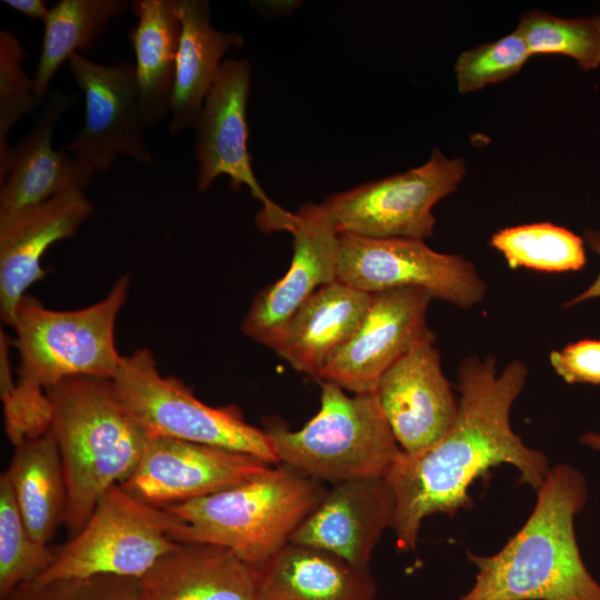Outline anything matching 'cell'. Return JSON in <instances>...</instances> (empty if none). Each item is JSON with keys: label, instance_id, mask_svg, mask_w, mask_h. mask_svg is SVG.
I'll use <instances>...</instances> for the list:
<instances>
[{"label": "cell", "instance_id": "1", "mask_svg": "<svg viewBox=\"0 0 600 600\" xmlns=\"http://www.w3.org/2000/svg\"><path fill=\"white\" fill-rule=\"evenodd\" d=\"M528 376L513 360L497 372L496 360L468 357L458 368V413L448 432L431 447L401 451L386 474L394 499L392 529L399 550L416 549L421 522L434 513L454 516L472 506L469 488L502 463L520 472V482L538 491L550 468L546 456L527 447L510 426V410Z\"/></svg>", "mask_w": 600, "mask_h": 600}, {"label": "cell", "instance_id": "23", "mask_svg": "<svg viewBox=\"0 0 600 600\" xmlns=\"http://www.w3.org/2000/svg\"><path fill=\"white\" fill-rule=\"evenodd\" d=\"M259 600H374L369 570L310 546L288 543L257 571Z\"/></svg>", "mask_w": 600, "mask_h": 600}, {"label": "cell", "instance_id": "28", "mask_svg": "<svg viewBox=\"0 0 600 600\" xmlns=\"http://www.w3.org/2000/svg\"><path fill=\"white\" fill-rule=\"evenodd\" d=\"M56 548L36 541L26 526L6 472L0 476V599L34 581L52 563Z\"/></svg>", "mask_w": 600, "mask_h": 600}, {"label": "cell", "instance_id": "32", "mask_svg": "<svg viewBox=\"0 0 600 600\" xmlns=\"http://www.w3.org/2000/svg\"><path fill=\"white\" fill-rule=\"evenodd\" d=\"M139 578L98 574L50 582H27L6 600H141Z\"/></svg>", "mask_w": 600, "mask_h": 600}, {"label": "cell", "instance_id": "30", "mask_svg": "<svg viewBox=\"0 0 600 600\" xmlns=\"http://www.w3.org/2000/svg\"><path fill=\"white\" fill-rule=\"evenodd\" d=\"M26 56L19 38L0 30V184L10 169L9 133L16 123L36 110L44 100L21 67Z\"/></svg>", "mask_w": 600, "mask_h": 600}, {"label": "cell", "instance_id": "8", "mask_svg": "<svg viewBox=\"0 0 600 600\" xmlns=\"http://www.w3.org/2000/svg\"><path fill=\"white\" fill-rule=\"evenodd\" d=\"M177 522L166 508L144 503L114 484L83 528L56 548L52 563L34 581L98 574L141 578L178 546L168 534Z\"/></svg>", "mask_w": 600, "mask_h": 600}, {"label": "cell", "instance_id": "14", "mask_svg": "<svg viewBox=\"0 0 600 600\" xmlns=\"http://www.w3.org/2000/svg\"><path fill=\"white\" fill-rule=\"evenodd\" d=\"M433 298L417 288L371 293L364 317L349 342L318 380L357 393H373L381 376L419 342L434 339L427 323Z\"/></svg>", "mask_w": 600, "mask_h": 600}, {"label": "cell", "instance_id": "16", "mask_svg": "<svg viewBox=\"0 0 600 600\" xmlns=\"http://www.w3.org/2000/svg\"><path fill=\"white\" fill-rule=\"evenodd\" d=\"M434 339L412 347L379 379L373 394L400 446L420 452L451 428L458 402L441 368Z\"/></svg>", "mask_w": 600, "mask_h": 600}, {"label": "cell", "instance_id": "13", "mask_svg": "<svg viewBox=\"0 0 600 600\" xmlns=\"http://www.w3.org/2000/svg\"><path fill=\"white\" fill-rule=\"evenodd\" d=\"M272 466L248 453L150 437L138 466L120 486L144 503L168 508L238 486Z\"/></svg>", "mask_w": 600, "mask_h": 600}, {"label": "cell", "instance_id": "29", "mask_svg": "<svg viewBox=\"0 0 600 600\" xmlns=\"http://www.w3.org/2000/svg\"><path fill=\"white\" fill-rule=\"evenodd\" d=\"M531 56L563 54L583 71L600 66V16L560 18L541 10L521 14L516 28Z\"/></svg>", "mask_w": 600, "mask_h": 600}, {"label": "cell", "instance_id": "22", "mask_svg": "<svg viewBox=\"0 0 600 600\" xmlns=\"http://www.w3.org/2000/svg\"><path fill=\"white\" fill-rule=\"evenodd\" d=\"M181 33L177 53L176 81L167 131L171 137L193 128L216 80L221 59L231 48H240L243 37L212 26L207 0H177Z\"/></svg>", "mask_w": 600, "mask_h": 600}, {"label": "cell", "instance_id": "37", "mask_svg": "<svg viewBox=\"0 0 600 600\" xmlns=\"http://www.w3.org/2000/svg\"><path fill=\"white\" fill-rule=\"evenodd\" d=\"M581 442L593 450L600 451V433L584 432L581 438Z\"/></svg>", "mask_w": 600, "mask_h": 600}, {"label": "cell", "instance_id": "24", "mask_svg": "<svg viewBox=\"0 0 600 600\" xmlns=\"http://www.w3.org/2000/svg\"><path fill=\"white\" fill-rule=\"evenodd\" d=\"M137 24L128 37L136 57V77L147 129L170 116L181 22L177 0H134Z\"/></svg>", "mask_w": 600, "mask_h": 600}, {"label": "cell", "instance_id": "5", "mask_svg": "<svg viewBox=\"0 0 600 600\" xmlns=\"http://www.w3.org/2000/svg\"><path fill=\"white\" fill-rule=\"evenodd\" d=\"M327 492L320 481L274 464L238 486L166 508L178 518L168 534L179 543L227 548L259 571L291 542Z\"/></svg>", "mask_w": 600, "mask_h": 600}, {"label": "cell", "instance_id": "34", "mask_svg": "<svg viewBox=\"0 0 600 600\" xmlns=\"http://www.w3.org/2000/svg\"><path fill=\"white\" fill-rule=\"evenodd\" d=\"M12 343L8 334L0 331V397L6 400L16 389L13 381L12 367L9 356V347Z\"/></svg>", "mask_w": 600, "mask_h": 600}, {"label": "cell", "instance_id": "27", "mask_svg": "<svg viewBox=\"0 0 600 600\" xmlns=\"http://www.w3.org/2000/svg\"><path fill=\"white\" fill-rule=\"evenodd\" d=\"M489 242L511 269L568 272L582 269L587 262L583 238L551 222L503 228Z\"/></svg>", "mask_w": 600, "mask_h": 600}, {"label": "cell", "instance_id": "31", "mask_svg": "<svg viewBox=\"0 0 600 600\" xmlns=\"http://www.w3.org/2000/svg\"><path fill=\"white\" fill-rule=\"evenodd\" d=\"M530 57L517 29L498 40L467 49L453 67L457 89L460 94H468L503 82L517 74Z\"/></svg>", "mask_w": 600, "mask_h": 600}, {"label": "cell", "instance_id": "36", "mask_svg": "<svg viewBox=\"0 0 600 600\" xmlns=\"http://www.w3.org/2000/svg\"><path fill=\"white\" fill-rule=\"evenodd\" d=\"M2 2L21 14L33 19L43 20L49 10L43 0H3Z\"/></svg>", "mask_w": 600, "mask_h": 600}, {"label": "cell", "instance_id": "6", "mask_svg": "<svg viewBox=\"0 0 600 600\" xmlns=\"http://www.w3.org/2000/svg\"><path fill=\"white\" fill-rule=\"evenodd\" d=\"M319 382L320 409L301 429L264 420L263 431L279 462L334 486L386 477L402 450L376 396H348L336 383Z\"/></svg>", "mask_w": 600, "mask_h": 600}, {"label": "cell", "instance_id": "9", "mask_svg": "<svg viewBox=\"0 0 600 600\" xmlns=\"http://www.w3.org/2000/svg\"><path fill=\"white\" fill-rule=\"evenodd\" d=\"M466 173L462 159L434 148L422 166L332 193L321 204L338 233L424 240L433 236L434 204L456 191Z\"/></svg>", "mask_w": 600, "mask_h": 600}, {"label": "cell", "instance_id": "19", "mask_svg": "<svg viewBox=\"0 0 600 600\" xmlns=\"http://www.w3.org/2000/svg\"><path fill=\"white\" fill-rule=\"evenodd\" d=\"M74 102V94L50 92L31 131L11 147L9 173L0 184V221L66 191L83 190L92 180L86 161L52 146L57 123Z\"/></svg>", "mask_w": 600, "mask_h": 600}, {"label": "cell", "instance_id": "3", "mask_svg": "<svg viewBox=\"0 0 600 600\" xmlns=\"http://www.w3.org/2000/svg\"><path fill=\"white\" fill-rule=\"evenodd\" d=\"M537 492L530 517L500 551L467 553L478 572L458 600H600V583L583 563L574 533L588 499L584 476L557 464Z\"/></svg>", "mask_w": 600, "mask_h": 600}, {"label": "cell", "instance_id": "4", "mask_svg": "<svg viewBox=\"0 0 600 600\" xmlns=\"http://www.w3.org/2000/svg\"><path fill=\"white\" fill-rule=\"evenodd\" d=\"M46 394L64 469V524L71 538L103 493L133 472L150 434L123 407L111 379L70 377L49 387Z\"/></svg>", "mask_w": 600, "mask_h": 600}, {"label": "cell", "instance_id": "18", "mask_svg": "<svg viewBox=\"0 0 600 600\" xmlns=\"http://www.w3.org/2000/svg\"><path fill=\"white\" fill-rule=\"evenodd\" d=\"M83 190H70L0 221V314L12 326L26 291L46 276L41 259L53 243L71 238L92 213Z\"/></svg>", "mask_w": 600, "mask_h": 600}, {"label": "cell", "instance_id": "33", "mask_svg": "<svg viewBox=\"0 0 600 600\" xmlns=\"http://www.w3.org/2000/svg\"><path fill=\"white\" fill-rule=\"evenodd\" d=\"M549 359L566 382L600 384V340L569 343L561 350L551 351Z\"/></svg>", "mask_w": 600, "mask_h": 600}, {"label": "cell", "instance_id": "26", "mask_svg": "<svg viewBox=\"0 0 600 600\" xmlns=\"http://www.w3.org/2000/svg\"><path fill=\"white\" fill-rule=\"evenodd\" d=\"M131 7L127 0H59L42 22L44 34L33 82L36 92L48 96L59 68L74 53L84 54L111 19Z\"/></svg>", "mask_w": 600, "mask_h": 600}, {"label": "cell", "instance_id": "2", "mask_svg": "<svg viewBox=\"0 0 600 600\" xmlns=\"http://www.w3.org/2000/svg\"><path fill=\"white\" fill-rule=\"evenodd\" d=\"M130 281L122 276L106 298L77 310H52L24 294L12 328L19 352L18 380L3 400L4 428L16 446L51 428V406L46 390L77 376L112 379L120 361L114 344V324Z\"/></svg>", "mask_w": 600, "mask_h": 600}, {"label": "cell", "instance_id": "11", "mask_svg": "<svg viewBox=\"0 0 600 600\" xmlns=\"http://www.w3.org/2000/svg\"><path fill=\"white\" fill-rule=\"evenodd\" d=\"M251 83L249 61L244 58L222 61L216 80L193 126L198 161L197 189L203 193L220 176L231 187L247 186L262 203L256 222L263 232L293 229L296 217L273 202L260 187L248 150L247 104Z\"/></svg>", "mask_w": 600, "mask_h": 600}, {"label": "cell", "instance_id": "20", "mask_svg": "<svg viewBox=\"0 0 600 600\" xmlns=\"http://www.w3.org/2000/svg\"><path fill=\"white\" fill-rule=\"evenodd\" d=\"M138 582L141 600H259L257 571L207 543L178 542Z\"/></svg>", "mask_w": 600, "mask_h": 600}, {"label": "cell", "instance_id": "12", "mask_svg": "<svg viewBox=\"0 0 600 600\" xmlns=\"http://www.w3.org/2000/svg\"><path fill=\"white\" fill-rule=\"evenodd\" d=\"M73 80L84 94L82 127L66 149L86 161L94 173L104 174L118 156L151 166L153 154L147 143L134 64L120 61L101 64L82 53L68 61Z\"/></svg>", "mask_w": 600, "mask_h": 600}, {"label": "cell", "instance_id": "35", "mask_svg": "<svg viewBox=\"0 0 600 600\" xmlns=\"http://www.w3.org/2000/svg\"><path fill=\"white\" fill-rule=\"evenodd\" d=\"M583 240L584 243L589 246V248L599 256L600 258V231L593 230L590 228H587L583 232ZM600 297V272L596 280L592 282V284L587 288L584 291H582L580 294L573 297L572 299L568 300L563 308H570L572 306H576L580 302L599 298Z\"/></svg>", "mask_w": 600, "mask_h": 600}, {"label": "cell", "instance_id": "21", "mask_svg": "<svg viewBox=\"0 0 600 600\" xmlns=\"http://www.w3.org/2000/svg\"><path fill=\"white\" fill-rule=\"evenodd\" d=\"M370 300L371 293L337 279L301 304L272 349L294 370L318 378L352 338Z\"/></svg>", "mask_w": 600, "mask_h": 600}, {"label": "cell", "instance_id": "7", "mask_svg": "<svg viewBox=\"0 0 600 600\" xmlns=\"http://www.w3.org/2000/svg\"><path fill=\"white\" fill-rule=\"evenodd\" d=\"M111 380L123 407L150 437L219 447L280 463L263 429L248 423L238 407L203 403L180 379L161 376L147 348L122 357Z\"/></svg>", "mask_w": 600, "mask_h": 600}, {"label": "cell", "instance_id": "15", "mask_svg": "<svg viewBox=\"0 0 600 600\" xmlns=\"http://www.w3.org/2000/svg\"><path fill=\"white\" fill-rule=\"evenodd\" d=\"M294 217L290 267L254 297L241 324L247 337L271 349L301 304L337 280L339 233L327 210L321 203L307 202Z\"/></svg>", "mask_w": 600, "mask_h": 600}, {"label": "cell", "instance_id": "17", "mask_svg": "<svg viewBox=\"0 0 600 600\" xmlns=\"http://www.w3.org/2000/svg\"><path fill=\"white\" fill-rule=\"evenodd\" d=\"M394 511V494L384 477L342 482L327 492L291 542L329 551L369 570L383 531L392 528Z\"/></svg>", "mask_w": 600, "mask_h": 600}, {"label": "cell", "instance_id": "10", "mask_svg": "<svg viewBox=\"0 0 600 600\" xmlns=\"http://www.w3.org/2000/svg\"><path fill=\"white\" fill-rule=\"evenodd\" d=\"M337 279L368 293L417 288L463 309L480 303L487 290L471 261L411 238L339 233Z\"/></svg>", "mask_w": 600, "mask_h": 600}, {"label": "cell", "instance_id": "25", "mask_svg": "<svg viewBox=\"0 0 600 600\" xmlns=\"http://www.w3.org/2000/svg\"><path fill=\"white\" fill-rule=\"evenodd\" d=\"M4 471L31 537L44 544L56 534L67 510V482L56 436L43 434L16 446Z\"/></svg>", "mask_w": 600, "mask_h": 600}]
</instances>
